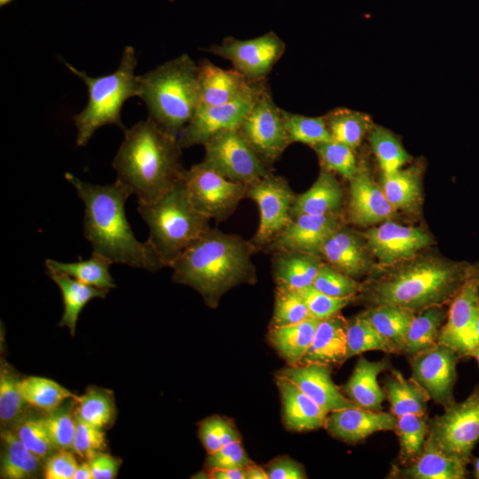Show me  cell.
<instances>
[{"mask_svg":"<svg viewBox=\"0 0 479 479\" xmlns=\"http://www.w3.org/2000/svg\"><path fill=\"white\" fill-rule=\"evenodd\" d=\"M203 146L205 155L200 162L231 181L247 185L272 172L238 129L215 134Z\"/></svg>","mask_w":479,"mask_h":479,"instance_id":"8fae6325","label":"cell"},{"mask_svg":"<svg viewBox=\"0 0 479 479\" xmlns=\"http://www.w3.org/2000/svg\"><path fill=\"white\" fill-rule=\"evenodd\" d=\"M43 459L30 452L8 428L1 431L0 477L4 479L35 478L43 472Z\"/></svg>","mask_w":479,"mask_h":479,"instance_id":"f546056e","label":"cell"},{"mask_svg":"<svg viewBox=\"0 0 479 479\" xmlns=\"http://www.w3.org/2000/svg\"><path fill=\"white\" fill-rule=\"evenodd\" d=\"M209 478L214 479H246L245 468H210Z\"/></svg>","mask_w":479,"mask_h":479,"instance_id":"91938a15","label":"cell"},{"mask_svg":"<svg viewBox=\"0 0 479 479\" xmlns=\"http://www.w3.org/2000/svg\"><path fill=\"white\" fill-rule=\"evenodd\" d=\"M396 425L397 417L391 412L351 406L331 412L324 427L333 437L353 444L377 432L393 431Z\"/></svg>","mask_w":479,"mask_h":479,"instance_id":"44dd1931","label":"cell"},{"mask_svg":"<svg viewBox=\"0 0 479 479\" xmlns=\"http://www.w3.org/2000/svg\"><path fill=\"white\" fill-rule=\"evenodd\" d=\"M344 207L343 189L334 173L321 169L313 185L304 192L295 194L291 209L293 217L307 215H342Z\"/></svg>","mask_w":479,"mask_h":479,"instance_id":"4316f807","label":"cell"},{"mask_svg":"<svg viewBox=\"0 0 479 479\" xmlns=\"http://www.w3.org/2000/svg\"><path fill=\"white\" fill-rule=\"evenodd\" d=\"M478 265L435 256H414L381 267L356 298L372 306L396 304L419 312L432 306L449 304Z\"/></svg>","mask_w":479,"mask_h":479,"instance_id":"6da1fadb","label":"cell"},{"mask_svg":"<svg viewBox=\"0 0 479 479\" xmlns=\"http://www.w3.org/2000/svg\"><path fill=\"white\" fill-rule=\"evenodd\" d=\"M271 255V271L275 284L297 290L312 286L324 262L321 255L298 251H278Z\"/></svg>","mask_w":479,"mask_h":479,"instance_id":"f1b7e54d","label":"cell"},{"mask_svg":"<svg viewBox=\"0 0 479 479\" xmlns=\"http://www.w3.org/2000/svg\"><path fill=\"white\" fill-rule=\"evenodd\" d=\"M21 378L5 360L0 365V420L2 426L10 428L24 415L26 401L20 390Z\"/></svg>","mask_w":479,"mask_h":479,"instance_id":"ee69618b","label":"cell"},{"mask_svg":"<svg viewBox=\"0 0 479 479\" xmlns=\"http://www.w3.org/2000/svg\"><path fill=\"white\" fill-rule=\"evenodd\" d=\"M137 204L149 228L147 241L166 267L211 228L210 219L192 204L184 178L157 200Z\"/></svg>","mask_w":479,"mask_h":479,"instance_id":"52a82bcc","label":"cell"},{"mask_svg":"<svg viewBox=\"0 0 479 479\" xmlns=\"http://www.w3.org/2000/svg\"><path fill=\"white\" fill-rule=\"evenodd\" d=\"M342 215H300L261 252L298 251L320 255L325 241L344 225Z\"/></svg>","mask_w":479,"mask_h":479,"instance_id":"ac0fdd59","label":"cell"},{"mask_svg":"<svg viewBox=\"0 0 479 479\" xmlns=\"http://www.w3.org/2000/svg\"><path fill=\"white\" fill-rule=\"evenodd\" d=\"M291 143H302L310 147L332 140L324 116L310 117L282 110Z\"/></svg>","mask_w":479,"mask_h":479,"instance_id":"c3c4849f","label":"cell"},{"mask_svg":"<svg viewBox=\"0 0 479 479\" xmlns=\"http://www.w3.org/2000/svg\"><path fill=\"white\" fill-rule=\"evenodd\" d=\"M64 64L84 82L88 91L86 106L73 117L77 130L76 145L84 146L105 125L113 124L124 131L122 108L129 98L139 95L138 75L135 74L137 64L135 49L126 46L117 69L102 76H90L67 62Z\"/></svg>","mask_w":479,"mask_h":479,"instance_id":"8992f818","label":"cell"},{"mask_svg":"<svg viewBox=\"0 0 479 479\" xmlns=\"http://www.w3.org/2000/svg\"><path fill=\"white\" fill-rule=\"evenodd\" d=\"M106 449V438L103 428L76 418V429L71 451L80 458L89 460Z\"/></svg>","mask_w":479,"mask_h":479,"instance_id":"f5cc1de1","label":"cell"},{"mask_svg":"<svg viewBox=\"0 0 479 479\" xmlns=\"http://www.w3.org/2000/svg\"><path fill=\"white\" fill-rule=\"evenodd\" d=\"M370 350L389 354H399L397 347L385 338L373 325L365 312L347 324V357H352Z\"/></svg>","mask_w":479,"mask_h":479,"instance_id":"ab89813d","label":"cell"},{"mask_svg":"<svg viewBox=\"0 0 479 479\" xmlns=\"http://www.w3.org/2000/svg\"><path fill=\"white\" fill-rule=\"evenodd\" d=\"M246 197L254 200L259 210L258 228L249 240L259 252L291 223L295 193L285 177L271 172L247 185Z\"/></svg>","mask_w":479,"mask_h":479,"instance_id":"30bf717a","label":"cell"},{"mask_svg":"<svg viewBox=\"0 0 479 479\" xmlns=\"http://www.w3.org/2000/svg\"><path fill=\"white\" fill-rule=\"evenodd\" d=\"M21 443L33 453L45 459L57 451L48 433L43 416L26 414L11 428Z\"/></svg>","mask_w":479,"mask_h":479,"instance_id":"bcb514c9","label":"cell"},{"mask_svg":"<svg viewBox=\"0 0 479 479\" xmlns=\"http://www.w3.org/2000/svg\"><path fill=\"white\" fill-rule=\"evenodd\" d=\"M390 404V412L397 418L404 414H426L430 399L425 390L412 378L405 379L396 369H391L383 388Z\"/></svg>","mask_w":479,"mask_h":479,"instance_id":"d6a6232c","label":"cell"},{"mask_svg":"<svg viewBox=\"0 0 479 479\" xmlns=\"http://www.w3.org/2000/svg\"><path fill=\"white\" fill-rule=\"evenodd\" d=\"M368 140L382 173L395 172L412 160L399 138L382 126L373 125Z\"/></svg>","mask_w":479,"mask_h":479,"instance_id":"7bdbcfd3","label":"cell"},{"mask_svg":"<svg viewBox=\"0 0 479 479\" xmlns=\"http://www.w3.org/2000/svg\"><path fill=\"white\" fill-rule=\"evenodd\" d=\"M198 82L200 104L212 106L242 97L263 81L250 82L235 69H224L204 59L198 64Z\"/></svg>","mask_w":479,"mask_h":479,"instance_id":"603a6c76","label":"cell"},{"mask_svg":"<svg viewBox=\"0 0 479 479\" xmlns=\"http://www.w3.org/2000/svg\"><path fill=\"white\" fill-rule=\"evenodd\" d=\"M90 466L93 479H114L117 476L122 459L101 452L87 460Z\"/></svg>","mask_w":479,"mask_h":479,"instance_id":"680465c9","label":"cell"},{"mask_svg":"<svg viewBox=\"0 0 479 479\" xmlns=\"http://www.w3.org/2000/svg\"><path fill=\"white\" fill-rule=\"evenodd\" d=\"M113 161L116 181L139 203H151L184 178L178 137L147 118L124 131Z\"/></svg>","mask_w":479,"mask_h":479,"instance_id":"277c9868","label":"cell"},{"mask_svg":"<svg viewBox=\"0 0 479 479\" xmlns=\"http://www.w3.org/2000/svg\"><path fill=\"white\" fill-rule=\"evenodd\" d=\"M473 473L476 479H479V458L473 459Z\"/></svg>","mask_w":479,"mask_h":479,"instance_id":"e7e4bbea","label":"cell"},{"mask_svg":"<svg viewBox=\"0 0 479 479\" xmlns=\"http://www.w3.org/2000/svg\"><path fill=\"white\" fill-rule=\"evenodd\" d=\"M349 182L348 216L350 222L368 226L389 220L394 215L395 208L381 185L373 180L365 164H358L357 173Z\"/></svg>","mask_w":479,"mask_h":479,"instance_id":"d6986e66","label":"cell"},{"mask_svg":"<svg viewBox=\"0 0 479 479\" xmlns=\"http://www.w3.org/2000/svg\"><path fill=\"white\" fill-rule=\"evenodd\" d=\"M460 356L451 347L436 343L410 356L411 378L444 409L455 403L453 389Z\"/></svg>","mask_w":479,"mask_h":479,"instance_id":"5bb4252c","label":"cell"},{"mask_svg":"<svg viewBox=\"0 0 479 479\" xmlns=\"http://www.w3.org/2000/svg\"><path fill=\"white\" fill-rule=\"evenodd\" d=\"M75 412L78 420L100 428H107L116 419V405L112 390L90 386L75 400Z\"/></svg>","mask_w":479,"mask_h":479,"instance_id":"74e56055","label":"cell"},{"mask_svg":"<svg viewBox=\"0 0 479 479\" xmlns=\"http://www.w3.org/2000/svg\"><path fill=\"white\" fill-rule=\"evenodd\" d=\"M20 390L27 404L46 412L56 410L69 399L77 400L79 397L57 381L41 376L22 378Z\"/></svg>","mask_w":479,"mask_h":479,"instance_id":"60d3db41","label":"cell"},{"mask_svg":"<svg viewBox=\"0 0 479 479\" xmlns=\"http://www.w3.org/2000/svg\"><path fill=\"white\" fill-rule=\"evenodd\" d=\"M467 463L444 450L424 444L421 453L411 463L394 466L390 478L463 479L467 475Z\"/></svg>","mask_w":479,"mask_h":479,"instance_id":"cb8c5ba5","label":"cell"},{"mask_svg":"<svg viewBox=\"0 0 479 479\" xmlns=\"http://www.w3.org/2000/svg\"><path fill=\"white\" fill-rule=\"evenodd\" d=\"M255 253L250 240L210 228L173 263L172 279L193 288L207 306L216 308L232 288L256 282Z\"/></svg>","mask_w":479,"mask_h":479,"instance_id":"3957f363","label":"cell"},{"mask_svg":"<svg viewBox=\"0 0 479 479\" xmlns=\"http://www.w3.org/2000/svg\"><path fill=\"white\" fill-rule=\"evenodd\" d=\"M208 51L229 60L233 69L253 82L265 81L285 51V42L275 33L268 32L249 39L225 37Z\"/></svg>","mask_w":479,"mask_h":479,"instance_id":"4fadbf2b","label":"cell"},{"mask_svg":"<svg viewBox=\"0 0 479 479\" xmlns=\"http://www.w3.org/2000/svg\"><path fill=\"white\" fill-rule=\"evenodd\" d=\"M75 400L64 402L56 410L43 416L51 440L57 450L71 451L76 429Z\"/></svg>","mask_w":479,"mask_h":479,"instance_id":"681fc988","label":"cell"},{"mask_svg":"<svg viewBox=\"0 0 479 479\" xmlns=\"http://www.w3.org/2000/svg\"><path fill=\"white\" fill-rule=\"evenodd\" d=\"M472 357H475L479 365V349H475L473 354Z\"/></svg>","mask_w":479,"mask_h":479,"instance_id":"03108f58","label":"cell"},{"mask_svg":"<svg viewBox=\"0 0 479 479\" xmlns=\"http://www.w3.org/2000/svg\"><path fill=\"white\" fill-rule=\"evenodd\" d=\"M276 383L283 405V420L288 429L302 432L324 427L326 411L287 377L278 374Z\"/></svg>","mask_w":479,"mask_h":479,"instance_id":"d4e9b609","label":"cell"},{"mask_svg":"<svg viewBox=\"0 0 479 479\" xmlns=\"http://www.w3.org/2000/svg\"><path fill=\"white\" fill-rule=\"evenodd\" d=\"M47 274L59 287L64 302V312L59 326H67L75 335L79 314L84 306L94 298H105L107 290L82 283L66 274L47 271Z\"/></svg>","mask_w":479,"mask_h":479,"instance_id":"836d02e7","label":"cell"},{"mask_svg":"<svg viewBox=\"0 0 479 479\" xmlns=\"http://www.w3.org/2000/svg\"><path fill=\"white\" fill-rule=\"evenodd\" d=\"M479 441V384L460 403H454L444 412L428 420L426 444L459 457L466 463Z\"/></svg>","mask_w":479,"mask_h":479,"instance_id":"ba28073f","label":"cell"},{"mask_svg":"<svg viewBox=\"0 0 479 479\" xmlns=\"http://www.w3.org/2000/svg\"><path fill=\"white\" fill-rule=\"evenodd\" d=\"M446 317L444 306H432L416 312L405 334L401 354L412 356L438 343Z\"/></svg>","mask_w":479,"mask_h":479,"instance_id":"e575fe53","label":"cell"},{"mask_svg":"<svg viewBox=\"0 0 479 479\" xmlns=\"http://www.w3.org/2000/svg\"><path fill=\"white\" fill-rule=\"evenodd\" d=\"M313 287L330 296L356 298L362 289V283L324 261L314 279Z\"/></svg>","mask_w":479,"mask_h":479,"instance_id":"f907efd6","label":"cell"},{"mask_svg":"<svg viewBox=\"0 0 479 479\" xmlns=\"http://www.w3.org/2000/svg\"><path fill=\"white\" fill-rule=\"evenodd\" d=\"M378 331L392 342L399 354L411 321L416 312L396 304H381L364 311Z\"/></svg>","mask_w":479,"mask_h":479,"instance_id":"f35d334b","label":"cell"},{"mask_svg":"<svg viewBox=\"0 0 479 479\" xmlns=\"http://www.w3.org/2000/svg\"><path fill=\"white\" fill-rule=\"evenodd\" d=\"M364 237L370 254L381 267L411 259L433 242L431 235L422 228L390 220L371 228Z\"/></svg>","mask_w":479,"mask_h":479,"instance_id":"e0dca14e","label":"cell"},{"mask_svg":"<svg viewBox=\"0 0 479 479\" xmlns=\"http://www.w3.org/2000/svg\"><path fill=\"white\" fill-rule=\"evenodd\" d=\"M266 473L269 479H303L306 474L303 467L292 459L283 456L272 460Z\"/></svg>","mask_w":479,"mask_h":479,"instance_id":"6f0895ef","label":"cell"},{"mask_svg":"<svg viewBox=\"0 0 479 479\" xmlns=\"http://www.w3.org/2000/svg\"><path fill=\"white\" fill-rule=\"evenodd\" d=\"M11 1H12V0H0V5L1 6L5 5L6 4H8Z\"/></svg>","mask_w":479,"mask_h":479,"instance_id":"003e7915","label":"cell"},{"mask_svg":"<svg viewBox=\"0 0 479 479\" xmlns=\"http://www.w3.org/2000/svg\"><path fill=\"white\" fill-rule=\"evenodd\" d=\"M245 470L246 479H269L266 471L253 463L245 467Z\"/></svg>","mask_w":479,"mask_h":479,"instance_id":"94428289","label":"cell"},{"mask_svg":"<svg viewBox=\"0 0 479 479\" xmlns=\"http://www.w3.org/2000/svg\"><path fill=\"white\" fill-rule=\"evenodd\" d=\"M474 345H475V350L479 349V316L477 318L475 327Z\"/></svg>","mask_w":479,"mask_h":479,"instance_id":"be15d7a7","label":"cell"},{"mask_svg":"<svg viewBox=\"0 0 479 479\" xmlns=\"http://www.w3.org/2000/svg\"><path fill=\"white\" fill-rule=\"evenodd\" d=\"M279 374L292 381L327 412L357 406L334 384L329 365L310 363L288 365Z\"/></svg>","mask_w":479,"mask_h":479,"instance_id":"ffe728a7","label":"cell"},{"mask_svg":"<svg viewBox=\"0 0 479 479\" xmlns=\"http://www.w3.org/2000/svg\"><path fill=\"white\" fill-rule=\"evenodd\" d=\"M369 254L364 235L345 224L325 241L320 251L324 261L355 279L370 272Z\"/></svg>","mask_w":479,"mask_h":479,"instance_id":"7402d4cb","label":"cell"},{"mask_svg":"<svg viewBox=\"0 0 479 479\" xmlns=\"http://www.w3.org/2000/svg\"><path fill=\"white\" fill-rule=\"evenodd\" d=\"M347 324L340 312L319 320L311 344L301 364L338 365L347 357Z\"/></svg>","mask_w":479,"mask_h":479,"instance_id":"484cf974","label":"cell"},{"mask_svg":"<svg viewBox=\"0 0 479 479\" xmlns=\"http://www.w3.org/2000/svg\"><path fill=\"white\" fill-rule=\"evenodd\" d=\"M319 319L308 318L282 326H270L268 339L288 365H297L308 351Z\"/></svg>","mask_w":479,"mask_h":479,"instance_id":"1f68e13d","label":"cell"},{"mask_svg":"<svg viewBox=\"0 0 479 479\" xmlns=\"http://www.w3.org/2000/svg\"><path fill=\"white\" fill-rule=\"evenodd\" d=\"M77 466L72 451L57 450L46 459L43 475L46 479H73Z\"/></svg>","mask_w":479,"mask_h":479,"instance_id":"9f6ffc18","label":"cell"},{"mask_svg":"<svg viewBox=\"0 0 479 479\" xmlns=\"http://www.w3.org/2000/svg\"><path fill=\"white\" fill-rule=\"evenodd\" d=\"M421 174L419 165L382 173L381 187L395 210H418L421 201Z\"/></svg>","mask_w":479,"mask_h":479,"instance_id":"4dcf8cb0","label":"cell"},{"mask_svg":"<svg viewBox=\"0 0 479 479\" xmlns=\"http://www.w3.org/2000/svg\"><path fill=\"white\" fill-rule=\"evenodd\" d=\"M282 110L273 100L266 84L238 128L245 140L270 169H272L274 163L292 144Z\"/></svg>","mask_w":479,"mask_h":479,"instance_id":"9c48e42d","label":"cell"},{"mask_svg":"<svg viewBox=\"0 0 479 479\" xmlns=\"http://www.w3.org/2000/svg\"><path fill=\"white\" fill-rule=\"evenodd\" d=\"M324 117L332 139L353 150L374 125L368 114L345 107L334 108Z\"/></svg>","mask_w":479,"mask_h":479,"instance_id":"8d00e7d4","label":"cell"},{"mask_svg":"<svg viewBox=\"0 0 479 479\" xmlns=\"http://www.w3.org/2000/svg\"><path fill=\"white\" fill-rule=\"evenodd\" d=\"M65 177L83 202V233L93 254L113 263L149 271L166 267L147 240L141 242L135 237L125 214V203L131 194L122 184L93 185L69 172Z\"/></svg>","mask_w":479,"mask_h":479,"instance_id":"7a4b0ae2","label":"cell"},{"mask_svg":"<svg viewBox=\"0 0 479 479\" xmlns=\"http://www.w3.org/2000/svg\"><path fill=\"white\" fill-rule=\"evenodd\" d=\"M251 463L240 440L231 442L208 453L207 459L209 468H245Z\"/></svg>","mask_w":479,"mask_h":479,"instance_id":"11a10c76","label":"cell"},{"mask_svg":"<svg viewBox=\"0 0 479 479\" xmlns=\"http://www.w3.org/2000/svg\"><path fill=\"white\" fill-rule=\"evenodd\" d=\"M184 180L193 207L218 223L231 216L246 198L247 185L224 177L201 162L185 170Z\"/></svg>","mask_w":479,"mask_h":479,"instance_id":"7c38bea8","label":"cell"},{"mask_svg":"<svg viewBox=\"0 0 479 479\" xmlns=\"http://www.w3.org/2000/svg\"><path fill=\"white\" fill-rule=\"evenodd\" d=\"M310 316L316 319H324L339 313L352 302L355 298H338L327 295L312 286L300 290Z\"/></svg>","mask_w":479,"mask_h":479,"instance_id":"db71d44e","label":"cell"},{"mask_svg":"<svg viewBox=\"0 0 479 479\" xmlns=\"http://www.w3.org/2000/svg\"><path fill=\"white\" fill-rule=\"evenodd\" d=\"M148 118L178 137L200 104L198 65L186 53L138 75Z\"/></svg>","mask_w":479,"mask_h":479,"instance_id":"5b68a950","label":"cell"},{"mask_svg":"<svg viewBox=\"0 0 479 479\" xmlns=\"http://www.w3.org/2000/svg\"><path fill=\"white\" fill-rule=\"evenodd\" d=\"M112 263L107 258L93 253L90 258L75 263L45 260L47 271L66 274L82 283L107 291L116 287L109 272Z\"/></svg>","mask_w":479,"mask_h":479,"instance_id":"d590c367","label":"cell"},{"mask_svg":"<svg viewBox=\"0 0 479 479\" xmlns=\"http://www.w3.org/2000/svg\"><path fill=\"white\" fill-rule=\"evenodd\" d=\"M73 479H93L91 468L88 461L78 464Z\"/></svg>","mask_w":479,"mask_h":479,"instance_id":"6125c7cd","label":"cell"},{"mask_svg":"<svg viewBox=\"0 0 479 479\" xmlns=\"http://www.w3.org/2000/svg\"><path fill=\"white\" fill-rule=\"evenodd\" d=\"M266 84V81H263L253 91L227 103L212 106L200 104L178 135L180 146L184 149L203 145L218 132L238 129Z\"/></svg>","mask_w":479,"mask_h":479,"instance_id":"9a60e30c","label":"cell"},{"mask_svg":"<svg viewBox=\"0 0 479 479\" xmlns=\"http://www.w3.org/2000/svg\"><path fill=\"white\" fill-rule=\"evenodd\" d=\"M389 367L388 359L371 361L361 357L343 388L344 393L358 407L381 411L386 394L378 376Z\"/></svg>","mask_w":479,"mask_h":479,"instance_id":"83f0119b","label":"cell"},{"mask_svg":"<svg viewBox=\"0 0 479 479\" xmlns=\"http://www.w3.org/2000/svg\"><path fill=\"white\" fill-rule=\"evenodd\" d=\"M399 440L402 466L413 461L422 452L428 434L427 414H404L397 418L394 430Z\"/></svg>","mask_w":479,"mask_h":479,"instance_id":"b9f144b4","label":"cell"},{"mask_svg":"<svg viewBox=\"0 0 479 479\" xmlns=\"http://www.w3.org/2000/svg\"><path fill=\"white\" fill-rule=\"evenodd\" d=\"M199 436L208 453L214 452L231 442L240 440V434L232 422L220 416L204 420L200 425Z\"/></svg>","mask_w":479,"mask_h":479,"instance_id":"816d5d0a","label":"cell"},{"mask_svg":"<svg viewBox=\"0 0 479 479\" xmlns=\"http://www.w3.org/2000/svg\"><path fill=\"white\" fill-rule=\"evenodd\" d=\"M479 316V271L470 277L449 303L447 317L438 342L447 345L460 357H471L474 335Z\"/></svg>","mask_w":479,"mask_h":479,"instance_id":"2e32d148","label":"cell"},{"mask_svg":"<svg viewBox=\"0 0 479 479\" xmlns=\"http://www.w3.org/2000/svg\"><path fill=\"white\" fill-rule=\"evenodd\" d=\"M311 148L318 157L322 169L350 180L357 173L358 162L350 147L334 140L318 143Z\"/></svg>","mask_w":479,"mask_h":479,"instance_id":"7dc6e473","label":"cell"},{"mask_svg":"<svg viewBox=\"0 0 479 479\" xmlns=\"http://www.w3.org/2000/svg\"><path fill=\"white\" fill-rule=\"evenodd\" d=\"M311 318L300 290L276 284L270 326H287Z\"/></svg>","mask_w":479,"mask_h":479,"instance_id":"f6af8a7d","label":"cell"}]
</instances>
